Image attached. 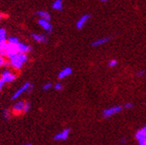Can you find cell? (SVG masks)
<instances>
[{
    "mask_svg": "<svg viewBox=\"0 0 146 145\" xmlns=\"http://www.w3.org/2000/svg\"><path fill=\"white\" fill-rule=\"evenodd\" d=\"M29 60V57L27 54L23 53H15L13 55H11L8 58V62L10 64V67L13 70H20L23 69V67L26 64V62Z\"/></svg>",
    "mask_w": 146,
    "mask_h": 145,
    "instance_id": "6da1fadb",
    "label": "cell"
},
{
    "mask_svg": "<svg viewBox=\"0 0 146 145\" xmlns=\"http://www.w3.org/2000/svg\"><path fill=\"white\" fill-rule=\"evenodd\" d=\"M32 89H33L32 85H31L30 82H26L25 84H23V85H21V87H20L15 93H13L11 99H12L13 101H14V100L18 99L21 95H23L24 93H31V91H32Z\"/></svg>",
    "mask_w": 146,
    "mask_h": 145,
    "instance_id": "7a4b0ae2",
    "label": "cell"
},
{
    "mask_svg": "<svg viewBox=\"0 0 146 145\" xmlns=\"http://www.w3.org/2000/svg\"><path fill=\"white\" fill-rule=\"evenodd\" d=\"M17 53V48H16V45H13V44H10L7 41H5V45H4V47H3V50L2 52L0 53L2 55H4L5 58H9L11 55H13V54Z\"/></svg>",
    "mask_w": 146,
    "mask_h": 145,
    "instance_id": "3957f363",
    "label": "cell"
},
{
    "mask_svg": "<svg viewBox=\"0 0 146 145\" xmlns=\"http://www.w3.org/2000/svg\"><path fill=\"white\" fill-rule=\"evenodd\" d=\"M0 77H1V79L5 83H12L13 81L15 80L16 74L13 71L10 70L9 69H5L1 72Z\"/></svg>",
    "mask_w": 146,
    "mask_h": 145,
    "instance_id": "277c9868",
    "label": "cell"
},
{
    "mask_svg": "<svg viewBox=\"0 0 146 145\" xmlns=\"http://www.w3.org/2000/svg\"><path fill=\"white\" fill-rule=\"evenodd\" d=\"M122 109H123L122 106H113L111 108H107L103 111V116L105 119L111 118V117H112V116L122 111Z\"/></svg>",
    "mask_w": 146,
    "mask_h": 145,
    "instance_id": "5b68a950",
    "label": "cell"
},
{
    "mask_svg": "<svg viewBox=\"0 0 146 145\" xmlns=\"http://www.w3.org/2000/svg\"><path fill=\"white\" fill-rule=\"evenodd\" d=\"M135 137V140L137 141L138 144L146 145V126L138 130Z\"/></svg>",
    "mask_w": 146,
    "mask_h": 145,
    "instance_id": "8992f818",
    "label": "cell"
},
{
    "mask_svg": "<svg viewBox=\"0 0 146 145\" xmlns=\"http://www.w3.org/2000/svg\"><path fill=\"white\" fill-rule=\"evenodd\" d=\"M24 104H25V101H19L17 103H15L13 106L12 109V113L15 116H19L21 113H24Z\"/></svg>",
    "mask_w": 146,
    "mask_h": 145,
    "instance_id": "52a82bcc",
    "label": "cell"
},
{
    "mask_svg": "<svg viewBox=\"0 0 146 145\" xmlns=\"http://www.w3.org/2000/svg\"><path fill=\"white\" fill-rule=\"evenodd\" d=\"M70 129L65 128L62 132L56 134L54 137V141H57V142L58 141H66L70 135Z\"/></svg>",
    "mask_w": 146,
    "mask_h": 145,
    "instance_id": "ba28073f",
    "label": "cell"
},
{
    "mask_svg": "<svg viewBox=\"0 0 146 145\" xmlns=\"http://www.w3.org/2000/svg\"><path fill=\"white\" fill-rule=\"evenodd\" d=\"M38 25L47 33H52L53 26L50 23V21H47L45 19H39L38 20Z\"/></svg>",
    "mask_w": 146,
    "mask_h": 145,
    "instance_id": "9c48e42d",
    "label": "cell"
},
{
    "mask_svg": "<svg viewBox=\"0 0 146 145\" xmlns=\"http://www.w3.org/2000/svg\"><path fill=\"white\" fill-rule=\"evenodd\" d=\"M90 18H91L90 14H84V15H82L81 17H80L76 23V27H77L78 30H81V28H83L84 26L86 24V23L89 21Z\"/></svg>",
    "mask_w": 146,
    "mask_h": 145,
    "instance_id": "30bf717a",
    "label": "cell"
},
{
    "mask_svg": "<svg viewBox=\"0 0 146 145\" xmlns=\"http://www.w3.org/2000/svg\"><path fill=\"white\" fill-rule=\"evenodd\" d=\"M16 48H17V52L23 53V54H28L32 51L31 46H30L29 45L25 44V43H23V42H19L16 45Z\"/></svg>",
    "mask_w": 146,
    "mask_h": 145,
    "instance_id": "8fae6325",
    "label": "cell"
},
{
    "mask_svg": "<svg viewBox=\"0 0 146 145\" xmlns=\"http://www.w3.org/2000/svg\"><path fill=\"white\" fill-rule=\"evenodd\" d=\"M31 38L36 41L39 43V44H45V43L47 42V37L44 34H36V33H33L31 34Z\"/></svg>",
    "mask_w": 146,
    "mask_h": 145,
    "instance_id": "7c38bea8",
    "label": "cell"
},
{
    "mask_svg": "<svg viewBox=\"0 0 146 145\" xmlns=\"http://www.w3.org/2000/svg\"><path fill=\"white\" fill-rule=\"evenodd\" d=\"M111 40V37H104V38H101L96 39V41H94L92 43V46L93 47H97V46H104L105 44Z\"/></svg>",
    "mask_w": 146,
    "mask_h": 145,
    "instance_id": "4fadbf2b",
    "label": "cell"
},
{
    "mask_svg": "<svg viewBox=\"0 0 146 145\" xmlns=\"http://www.w3.org/2000/svg\"><path fill=\"white\" fill-rule=\"evenodd\" d=\"M71 74H72V69L70 67H66V68L62 69L59 72V74H58V78H59V79H63L65 77L70 76Z\"/></svg>",
    "mask_w": 146,
    "mask_h": 145,
    "instance_id": "5bb4252c",
    "label": "cell"
},
{
    "mask_svg": "<svg viewBox=\"0 0 146 145\" xmlns=\"http://www.w3.org/2000/svg\"><path fill=\"white\" fill-rule=\"evenodd\" d=\"M52 8L55 11H62L63 9L62 0H55L52 5Z\"/></svg>",
    "mask_w": 146,
    "mask_h": 145,
    "instance_id": "9a60e30c",
    "label": "cell"
},
{
    "mask_svg": "<svg viewBox=\"0 0 146 145\" xmlns=\"http://www.w3.org/2000/svg\"><path fill=\"white\" fill-rule=\"evenodd\" d=\"M36 15H38L40 19H45V20H47V21H50L51 20V15L50 13L46 11H38L36 13Z\"/></svg>",
    "mask_w": 146,
    "mask_h": 145,
    "instance_id": "2e32d148",
    "label": "cell"
},
{
    "mask_svg": "<svg viewBox=\"0 0 146 145\" xmlns=\"http://www.w3.org/2000/svg\"><path fill=\"white\" fill-rule=\"evenodd\" d=\"M6 31L5 28H0V41H3V42H5L6 41Z\"/></svg>",
    "mask_w": 146,
    "mask_h": 145,
    "instance_id": "e0dca14e",
    "label": "cell"
},
{
    "mask_svg": "<svg viewBox=\"0 0 146 145\" xmlns=\"http://www.w3.org/2000/svg\"><path fill=\"white\" fill-rule=\"evenodd\" d=\"M6 41L8 43H10V44H13V45H17L18 43L20 42L19 39L16 37H9V38H6Z\"/></svg>",
    "mask_w": 146,
    "mask_h": 145,
    "instance_id": "ac0fdd59",
    "label": "cell"
},
{
    "mask_svg": "<svg viewBox=\"0 0 146 145\" xmlns=\"http://www.w3.org/2000/svg\"><path fill=\"white\" fill-rule=\"evenodd\" d=\"M3 115L5 119H9L11 117V111L8 110V109H5V110H4V111H3Z\"/></svg>",
    "mask_w": 146,
    "mask_h": 145,
    "instance_id": "d6986e66",
    "label": "cell"
},
{
    "mask_svg": "<svg viewBox=\"0 0 146 145\" xmlns=\"http://www.w3.org/2000/svg\"><path fill=\"white\" fill-rule=\"evenodd\" d=\"M31 104L29 103V101H25V104H24V113H27L31 111Z\"/></svg>",
    "mask_w": 146,
    "mask_h": 145,
    "instance_id": "ffe728a7",
    "label": "cell"
},
{
    "mask_svg": "<svg viewBox=\"0 0 146 145\" xmlns=\"http://www.w3.org/2000/svg\"><path fill=\"white\" fill-rule=\"evenodd\" d=\"M5 62H6V58L4 55H2L1 54H0V68H2V67L5 66Z\"/></svg>",
    "mask_w": 146,
    "mask_h": 145,
    "instance_id": "44dd1931",
    "label": "cell"
},
{
    "mask_svg": "<svg viewBox=\"0 0 146 145\" xmlns=\"http://www.w3.org/2000/svg\"><path fill=\"white\" fill-rule=\"evenodd\" d=\"M117 64H118V61L115 60V59H112L109 62L108 65H109V67H111V68H113L115 66H117Z\"/></svg>",
    "mask_w": 146,
    "mask_h": 145,
    "instance_id": "7402d4cb",
    "label": "cell"
},
{
    "mask_svg": "<svg viewBox=\"0 0 146 145\" xmlns=\"http://www.w3.org/2000/svg\"><path fill=\"white\" fill-rule=\"evenodd\" d=\"M52 87H53V84L52 83H46V84H45L43 85V90L44 91H47V90L51 89Z\"/></svg>",
    "mask_w": 146,
    "mask_h": 145,
    "instance_id": "603a6c76",
    "label": "cell"
},
{
    "mask_svg": "<svg viewBox=\"0 0 146 145\" xmlns=\"http://www.w3.org/2000/svg\"><path fill=\"white\" fill-rule=\"evenodd\" d=\"M54 89L56 90V91H62V89H63V85H62V84H61V83H57V84H55L54 85Z\"/></svg>",
    "mask_w": 146,
    "mask_h": 145,
    "instance_id": "cb8c5ba5",
    "label": "cell"
},
{
    "mask_svg": "<svg viewBox=\"0 0 146 145\" xmlns=\"http://www.w3.org/2000/svg\"><path fill=\"white\" fill-rule=\"evenodd\" d=\"M133 106H134V104L133 103H126L125 104V107L126 109H131V108H133Z\"/></svg>",
    "mask_w": 146,
    "mask_h": 145,
    "instance_id": "d4e9b609",
    "label": "cell"
},
{
    "mask_svg": "<svg viewBox=\"0 0 146 145\" xmlns=\"http://www.w3.org/2000/svg\"><path fill=\"white\" fill-rule=\"evenodd\" d=\"M5 82L2 80V79H1V77H0V92H1V90L3 89V87H4V85H5Z\"/></svg>",
    "mask_w": 146,
    "mask_h": 145,
    "instance_id": "484cf974",
    "label": "cell"
},
{
    "mask_svg": "<svg viewBox=\"0 0 146 145\" xmlns=\"http://www.w3.org/2000/svg\"><path fill=\"white\" fill-rule=\"evenodd\" d=\"M144 74H145L144 70H141V71H138V72H137L136 76H137V77H143V76Z\"/></svg>",
    "mask_w": 146,
    "mask_h": 145,
    "instance_id": "4316f807",
    "label": "cell"
},
{
    "mask_svg": "<svg viewBox=\"0 0 146 145\" xmlns=\"http://www.w3.org/2000/svg\"><path fill=\"white\" fill-rule=\"evenodd\" d=\"M5 42H3V41H0V53L2 52L3 50V47H4V45H5Z\"/></svg>",
    "mask_w": 146,
    "mask_h": 145,
    "instance_id": "83f0119b",
    "label": "cell"
},
{
    "mask_svg": "<svg viewBox=\"0 0 146 145\" xmlns=\"http://www.w3.org/2000/svg\"><path fill=\"white\" fill-rule=\"evenodd\" d=\"M5 17V14H3V13H0V20L4 19Z\"/></svg>",
    "mask_w": 146,
    "mask_h": 145,
    "instance_id": "f1b7e54d",
    "label": "cell"
},
{
    "mask_svg": "<svg viewBox=\"0 0 146 145\" xmlns=\"http://www.w3.org/2000/svg\"><path fill=\"white\" fill-rule=\"evenodd\" d=\"M120 142H121L122 144H124V143H125V142H126V140H124V139H122V140H120Z\"/></svg>",
    "mask_w": 146,
    "mask_h": 145,
    "instance_id": "f546056e",
    "label": "cell"
},
{
    "mask_svg": "<svg viewBox=\"0 0 146 145\" xmlns=\"http://www.w3.org/2000/svg\"><path fill=\"white\" fill-rule=\"evenodd\" d=\"M100 1H102V2H107V1H109V0H100Z\"/></svg>",
    "mask_w": 146,
    "mask_h": 145,
    "instance_id": "4dcf8cb0",
    "label": "cell"
}]
</instances>
